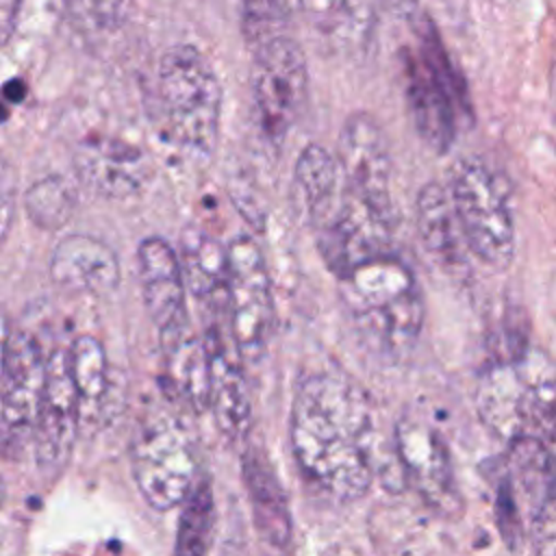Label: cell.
<instances>
[{"label":"cell","instance_id":"6da1fadb","mask_svg":"<svg viewBox=\"0 0 556 556\" xmlns=\"http://www.w3.org/2000/svg\"><path fill=\"white\" fill-rule=\"evenodd\" d=\"M289 434L302 473L339 502L363 497L376 473V419L367 393L334 371L300 378Z\"/></svg>","mask_w":556,"mask_h":556},{"label":"cell","instance_id":"7a4b0ae2","mask_svg":"<svg viewBox=\"0 0 556 556\" xmlns=\"http://www.w3.org/2000/svg\"><path fill=\"white\" fill-rule=\"evenodd\" d=\"M339 300L361 345L376 358L400 363L417 345L426 317L424 293L397 254L339 278Z\"/></svg>","mask_w":556,"mask_h":556},{"label":"cell","instance_id":"3957f363","mask_svg":"<svg viewBox=\"0 0 556 556\" xmlns=\"http://www.w3.org/2000/svg\"><path fill=\"white\" fill-rule=\"evenodd\" d=\"M476 408L506 443L534 437L549 445L556 437V365L536 348L519 358H495L480 374Z\"/></svg>","mask_w":556,"mask_h":556},{"label":"cell","instance_id":"277c9868","mask_svg":"<svg viewBox=\"0 0 556 556\" xmlns=\"http://www.w3.org/2000/svg\"><path fill=\"white\" fill-rule=\"evenodd\" d=\"M222 83L208 59L193 46L169 48L156 67V126L174 148L208 159L222 119Z\"/></svg>","mask_w":556,"mask_h":556},{"label":"cell","instance_id":"5b68a950","mask_svg":"<svg viewBox=\"0 0 556 556\" xmlns=\"http://www.w3.org/2000/svg\"><path fill=\"white\" fill-rule=\"evenodd\" d=\"M415 37L417 46L402 50L406 106L424 143L437 154H445L456 139L458 115H471L467 89L426 15L417 24Z\"/></svg>","mask_w":556,"mask_h":556},{"label":"cell","instance_id":"8992f818","mask_svg":"<svg viewBox=\"0 0 556 556\" xmlns=\"http://www.w3.org/2000/svg\"><path fill=\"white\" fill-rule=\"evenodd\" d=\"M450 195L469 252L495 271L515 258V222L500 176L478 156L456 161L450 174Z\"/></svg>","mask_w":556,"mask_h":556},{"label":"cell","instance_id":"52a82bcc","mask_svg":"<svg viewBox=\"0 0 556 556\" xmlns=\"http://www.w3.org/2000/svg\"><path fill=\"white\" fill-rule=\"evenodd\" d=\"M130 463L135 484L154 510L182 506L195 486V443L176 417H150L135 434Z\"/></svg>","mask_w":556,"mask_h":556},{"label":"cell","instance_id":"ba28073f","mask_svg":"<svg viewBox=\"0 0 556 556\" xmlns=\"http://www.w3.org/2000/svg\"><path fill=\"white\" fill-rule=\"evenodd\" d=\"M226 315L241 361H258L274 330V295L265 256L248 235L228 243Z\"/></svg>","mask_w":556,"mask_h":556},{"label":"cell","instance_id":"9c48e42d","mask_svg":"<svg viewBox=\"0 0 556 556\" xmlns=\"http://www.w3.org/2000/svg\"><path fill=\"white\" fill-rule=\"evenodd\" d=\"M250 85L261 130L269 143L280 146L308 93V67L300 43L285 35L252 50Z\"/></svg>","mask_w":556,"mask_h":556},{"label":"cell","instance_id":"30bf717a","mask_svg":"<svg viewBox=\"0 0 556 556\" xmlns=\"http://www.w3.org/2000/svg\"><path fill=\"white\" fill-rule=\"evenodd\" d=\"M397 211L380 208L341 187L332 215L315 230L326 267L339 278L376 258L395 254Z\"/></svg>","mask_w":556,"mask_h":556},{"label":"cell","instance_id":"8fae6325","mask_svg":"<svg viewBox=\"0 0 556 556\" xmlns=\"http://www.w3.org/2000/svg\"><path fill=\"white\" fill-rule=\"evenodd\" d=\"M48 380V358L24 330H4L0 374V434L2 452H20L37 426Z\"/></svg>","mask_w":556,"mask_h":556},{"label":"cell","instance_id":"7c38bea8","mask_svg":"<svg viewBox=\"0 0 556 556\" xmlns=\"http://www.w3.org/2000/svg\"><path fill=\"white\" fill-rule=\"evenodd\" d=\"M393 439L402 478L439 515H460L463 497L443 437L424 419L404 415L395 424Z\"/></svg>","mask_w":556,"mask_h":556},{"label":"cell","instance_id":"4fadbf2b","mask_svg":"<svg viewBox=\"0 0 556 556\" xmlns=\"http://www.w3.org/2000/svg\"><path fill=\"white\" fill-rule=\"evenodd\" d=\"M337 163L343 189L380 208L397 211L391 195V152L384 130L369 113H352L339 132Z\"/></svg>","mask_w":556,"mask_h":556},{"label":"cell","instance_id":"5bb4252c","mask_svg":"<svg viewBox=\"0 0 556 556\" xmlns=\"http://www.w3.org/2000/svg\"><path fill=\"white\" fill-rule=\"evenodd\" d=\"M137 276L146 313L161 343L189 332L187 280L178 252L161 237H146L137 248Z\"/></svg>","mask_w":556,"mask_h":556},{"label":"cell","instance_id":"9a60e30c","mask_svg":"<svg viewBox=\"0 0 556 556\" xmlns=\"http://www.w3.org/2000/svg\"><path fill=\"white\" fill-rule=\"evenodd\" d=\"M78 182L93 195L124 200L137 195L152 176V161L141 146L117 137H91L72 154Z\"/></svg>","mask_w":556,"mask_h":556},{"label":"cell","instance_id":"2e32d148","mask_svg":"<svg viewBox=\"0 0 556 556\" xmlns=\"http://www.w3.org/2000/svg\"><path fill=\"white\" fill-rule=\"evenodd\" d=\"M80 421V402L72 380L67 350H56L48 356L46 393L30 441L39 467L59 469L65 465Z\"/></svg>","mask_w":556,"mask_h":556},{"label":"cell","instance_id":"e0dca14e","mask_svg":"<svg viewBox=\"0 0 556 556\" xmlns=\"http://www.w3.org/2000/svg\"><path fill=\"white\" fill-rule=\"evenodd\" d=\"M204 343L208 352V410L213 421L228 441L243 439L252 424V406L241 356L217 326L206 328Z\"/></svg>","mask_w":556,"mask_h":556},{"label":"cell","instance_id":"ac0fdd59","mask_svg":"<svg viewBox=\"0 0 556 556\" xmlns=\"http://www.w3.org/2000/svg\"><path fill=\"white\" fill-rule=\"evenodd\" d=\"M50 276L67 291L106 295L119 285V261L115 250L102 239L72 232L54 245Z\"/></svg>","mask_w":556,"mask_h":556},{"label":"cell","instance_id":"d6986e66","mask_svg":"<svg viewBox=\"0 0 556 556\" xmlns=\"http://www.w3.org/2000/svg\"><path fill=\"white\" fill-rule=\"evenodd\" d=\"M417 232L430 261L443 271L458 276L467 269V239L460 228L450 189L437 180L426 182L415 202Z\"/></svg>","mask_w":556,"mask_h":556},{"label":"cell","instance_id":"ffe728a7","mask_svg":"<svg viewBox=\"0 0 556 556\" xmlns=\"http://www.w3.org/2000/svg\"><path fill=\"white\" fill-rule=\"evenodd\" d=\"M243 480L252 502L254 523L261 536L276 549H285L291 543V513L285 491L276 478L269 460L256 447H248L243 458Z\"/></svg>","mask_w":556,"mask_h":556},{"label":"cell","instance_id":"44dd1931","mask_svg":"<svg viewBox=\"0 0 556 556\" xmlns=\"http://www.w3.org/2000/svg\"><path fill=\"white\" fill-rule=\"evenodd\" d=\"M339 163L319 143H308L293 169V202L300 217L317 230L334 211L339 189Z\"/></svg>","mask_w":556,"mask_h":556},{"label":"cell","instance_id":"7402d4cb","mask_svg":"<svg viewBox=\"0 0 556 556\" xmlns=\"http://www.w3.org/2000/svg\"><path fill=\"white\" fill-rule=\"evenodd\" d=\"M180 263L187 289L202 304H226L228 245L202 228H185L180 235Z\"/></svg>","mask_w":556,"mask_h":556},{"label":"cell","instance_id":"603a6c76","mask_svg":"<svg viewBox=\"0 0 556 556\" xmlns=\"http://www.w3.org/2000/svg\"><path fill=\"white\" fill-rule=\"evenodd\" d=\"M165 354V376L176 395L195 410L208 408V352L204 337L191 330L161 343Z\"/></svg>","mask_w":556,"mask_h":556},{"label":"cell","instance_id":"cb8c5ba5","mask_svg":"<svg viewBox=\"0 0 556 556\" xmlns=\"http://www.w3.org/2000/svg\"><path fill=\"white\" fill-rule=\"evenodd\" d=\"M300 9L324 39L337 46L367 43L374 28L369 0H298Z\"/></svg>","mask_w":556,"mask_h":556},{"label":"cell","instance_id":"d4e9b609","mask_svg":"<svg viewBox=\"0 0 556 556\" xmlns=\"http://www.w3.org/2000/svg\"><path fill=\"white\" fill-rule=\"evenodd\" d=\"M72 380L80 402V419H93L106 395L109 374L102 343L91 334H80L67 348Z\"/></svg>","mask_w":556,"mask_h":556},{"label":"cell","instance_id":"484cf974","mask_svg":"<svg viewBox=\"0 0 556 556\" xmlns=\"http://www.w3.org/2000/svg\"><path fill=\"white\" fill-rule=\"evenodd\" d=\"M215 528V500L206 478H200L182 502L176 528L174 556H208Z\"/></svg>","mask_w":556,"mask_h":556},{"label":"cell","instance_id":"4316f807","mask_svg":"<svg viewBox=\"0 0 556 556\" xmlns=\"http://www.w3.org/2000/svg\"><path fill=\"white\" fill-rule=\"evenodd\" d=\"M76 208V193L61 176H48L28 187L24 195V211L28 219L41 230L63 228Z\"/></svg>","mask_w":556,"mask_h":556},{"label":"cell","instance_id":"83f0119b","mask_svg":"<svg viewBox=\"0 0 556 556\" xmlns=\"http://www.w3.org/2000/svg\"><path fill=\"white\" fill-rule=\"evenodd\" d=\"M291 0H241V33L252 50L291 35Z\"/></svg>","mask_w":556,"mask_h":556},{"label":"cell","instance_id":"f1b7e54d","mask_svg":"<svg viewBox=\"0 0 556 556\" xmlns=\"http://www.w3.org/2000/svg\"><path fill=\"white\" fill-rule=\"evenodd\" d=\"M70 22L87 35L113 30L119 22L124 0H63Z\"/></svg>","mask_w":556,"mask_h":556},{"label":"cell","instance_id":"f546056e","mask_svg":"<svg viewBox=\"0 0 556 556\" xmlns=\"http://www.w3.org/2000/svg\"><path fill=\"white\" fill-rule=\"evenodd\" d=\"M526 530L536 556H556V495L526 515Z\"/></svg>","mask_w":556,"mask_h":556},{"label":"cell","instance_id":"4dcf8cb0","mask_svg":"<svg viewBox=\"0 0 556 556\" xmlns=\"http://www.w3.org/2000/svg\"><path fill=\"white\" fill-rule=\"evenodd\" d=\"M24 0H0V30H2V41L7 43L15 30L20 7Z\"/></svg>","mask_w":556,"mask_h":556},{"label":"cell","instance_id":"1f68e13d","mask_svg":"<svg viewBox=\"0 0 556 556\" xmlns=\"http://www.w3.org/2000/svg\"><path fill=\"white\" fill-rule=\"evenodd\" d=\"M549 450H552V454H554V460H556V437L549 441Z\"/></svg>","mask_w":556,"mask_h":556}]
</instances>
